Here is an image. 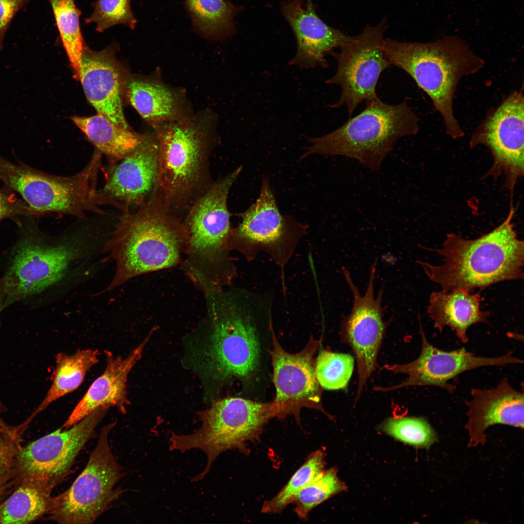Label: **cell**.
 <instances>
[{
    "label": "cell",
    "instance_id": "1",
    "mask_svg": "<svg viewBox=\"0 0 524 524\" xmlns=\"http://www.w3.org/2000/svg\"><path fill=\"white\" fill-rule=\"evenodd\" d=\"M511 205L506 219L491 231L473 240L455 233L447 235L435 250L442 263L419 262L428 278L443 290L457 288L469 292L497 282L523 278L524 242L517 237Z\"/></svg>",
    "mask_w": 524,
    "mask_h": 524
},
{
    "label": "cell",
    "instance_id": "2",
    "mask_svg": "<svg viewBox=\"0 0 524 524\" xmlns=\"http://www.w3.org/2000/svg\"><path fill=\"white\" fill-rule=\"evenodd\" d=\"M135 212L124 210L105 246L115 262L112 290L138 275L175 265L187 244L184 225L154 192Z\"/></svg>",
    "mask_w": 524,
    "mask_h": 524
},
{
    "label": "cell",
    "instance_id": "3",
    "mask_svg": "<svg viewBox=\"0 0 524 524\" xmlns=\"http://www.w3.org/2000/svg\"><path fill=\"white\" fill-rule=\"evenodd\" d=\"M217 120L209 110L154 129L159 148L156 192L174 212L187 211L213 183L209 158L216 144Z\"/></svg>",
    "mask_w": 524,
    "mask_h": 524
},
{
    "label": "cell",
    "instance_id": "4",
    "mask_svg": "<svg viewBox=\"0 0 524 524\" xmlns=\"http://www.w3.org/2000/svg\"><path fill=\"white\" fill-rule=\"evenodd\" d=\"M383 48L391 64L409 75L431 99L446 133L454 139L462 137L464 132L453 109L455 94L463 78L483 67L484 60L456 36L427 43L386 38Z\"/></svg>",
    "mask_w": 524,
    "mask_h": 524
},
{
    "label": "cell",
    "instance_id": "5",
    "mask_svg": "<svg viewBox=\"0 0 524 524\" xmlns=\"http://www.w3.org/2000/svg\"><path fill=\"white\" fill-rule=\"evenodd\" d=\"M365 103L363 111L333 131L307 137L311 145L302 158L312 154L343 155L379 171L396 141L418 132L419 119L406 100L389 104L378 98Z\"/></svg>",
    "mask_w": 524,
    "mask_h": 524
},
{
    "label": "cell",
    "instance_id": "6",
    "mask_svg": "<svg viewBox=\"0 0 524 524\" xmlns=\"http://www.w3.org/2000/svg\"><path fill=\"white\" fill-rule=\"evenodd\" d=\"M212 306V330L203 351L207 370L217 379L248 378L257 368L260 347L255 318L267 299L239 291L223 295Z\"/></svg>",
    "mask_w": 524,
    "mask_h": 524
},
{
    "label": "cell",
    "instance_id": "7",
    "mask_svg": "<svg viewBox=\"0 0 524 524\" xmlns=\"http://www.w3.org/2000/svg\"><path fill=\"white\" fill-rule=\"evenodd\" d=\"M201 426L190 434L172 433L170 450L181 453L192 449L204 452L207 458L204 471L194 478L202 479L221 453L237 450L247 455L249 443L260 439L263 427L274 417L272 403H261L241 397H229L215 401L210 408L199 413Z\"/></svg>",
    "mask_w": 524,
    "mask_h": 524
},
{
    "label": "cell",
    "instance_id": "8",
    "mask_svg": "<svg viewBox=\"0 0 524 524\" xmlns=\"http://www.w3.org/2000/svg\"><path fill=\"white\" fill-rule=\"evenodd\" d=\"M101 153L96 150L87 165L69 177L52 175L15 164L0 156V180L18 193L32 214L58 213L79 217L101 213L97 180Z\"/></svg>",
    "mask_w": 524,
    "mask_h": 524
},
{
    "label": "cell",
    "instance_id": "9",
    "mask_svg": "<svg viewBox=\"0 0 524 524\" xmlns=\"http://www.w3.org/2000/svg\"><path fill=\"white\" fill-rule=\"evenodd\" d=\"M112 422L104 426L87 464L69 488L52 497L48 519L60 524L94 523L119 496L116 484L124 476L109 442Z\"/></svg>",
    "mask_w": 524,
    "mask_h": 524
},
{
    "label": "cell",
    "instance_id": "10",
    "mask_svg": "<svg viewBox=\"0 0 524 524\" xmlns=\"http://www.w3.org/2000/svg\"><path fill=\"white\" fill-rule=\"evenodd\" d=\"M26 230L15 246L7 270L0 280L3 309L60 281L81 252L79 240L50 245L35 229Z\"/></svg>",
    "mask_w": 524,
    "mask_h": 524
},
{
    "label": "cell",
    "instance_id": "11",
    "mask_svg": "<svg viewBox=\"0 0 524 524\" xmlns=\"http://www.w3.org/2000/svg\"><path fill=\"white\" fill-rule=\"evenodd\" d=\"M387 27L385 19L375 26L368 25L360 34L351 36L338 52L330 54L337 61V69L326 82L341 88L338 101L330 107L345 106L349 118L361 102L378 98L377 81L381 73L391 65L383 48V36Z\"/></svg>",
    "mask_w": 524,
    "mask_h": 524
},
{
    "label": "cell",
    "instance_id": "12",
    "mask_svg": "<svg viewBox=\"0 0 524 524\" xmlns=\"http://www.w3.org/2000/svg\"><path fill=\"white\" fill-rule=\"evenodd\" d=\"M241 215V222L231 230L230 246L248 260L260 251L266 252L283 268L307 228L280 213L267 178L262 180L256 202Z\"/></svg>",
    "mask_w": 524,
    "mask_h": 524
},
{
    "label": "cell",
    "instance_id": "13",
    "mask_svg": "<svg viewBox=\"0 0 524 524\" xmlns=\"http://www.w3.org/2000/svg\"><path fill=\"white\" fill-rule=\"evenodd\" d=\"M108 409L99 407L67 430L58 429L21 446L14 463L13 487L31 477L53 488L58 484L68 473L79 452L94 436Z\"/></svg>",
    "mask_w": 524,
    "mask_h": 524
},
{
    "label": "cell",
    "instance_id": "14",
    "mask_svg": "<svg viewBox=\"0 0 524 524\" xmlns=\"http://www.w3.org/2000/svg\"><path fill=\"white\" fill-rule=\"evenodd\" d=\"M272 349L269 350L273 368V381L276 396L272 405L274 417L293 415L299 422L301 409H315L330 419L324 409L322 390L315 376L314 356L321 345V339L311 336L306 346L297 353H290L280 345L272 323L270 327Z\"/></svg>",
    "mask_w": 524,
    "mask_h": 524
},
{
    "label": "cell",
    "instance_id": "15",
    "mask_svg": "<svg viewBox=\"0 0 524 524\" xmlns=\"http://www.w3.org/2000/svg\"><path fill=\"white\" fill-rule=\"evenodd\" d=\"M524 97L523 89L511 93L488 113L473 133L471 147L482 145L493 157L488 175H503L505 186L512 193L524 175Z\"/></svg>",
    "mask_w": 524,
    "mask_h": 524
},
{
    "label": "cell",
    "instance_id": "16",
    "mask_svg": "<svg viewBox=\"0 0 524 524\" xmlns=\"http://www.w3.org/2000/svg\"><path fill=\"white\" fill-rule=\"evenodd\" d=\"M376 265L375 261L372 265L367 289L363 295L353 282L349 271L342 268L353 296L351 311L342 322L341 334L352 348L357 360L358 383L355 404L375 368L386 328L383 319V289L379 291L377 296L375 295Z\"/></svg>",
    "mask_w": 524,
    "mask_h": 524
},
{
    "label": "cell",
    "instance_id": "17",
    "mask_svg": "<svg viewBox=\"0 0 524 524\" xmlns=\"http://www.w3.org/2000/svg\"><path fill=\"white\" fill-rule=\"evenodd\" d=\"M420 330L422 349L419 356L408 363L384 366V368L389 371L404 374L408 377L396 385L377 386L374 388L375 390L386 392L410 386H434L452 393L456 387L448 381L464 372L483 366L524 363L522 360L513 356L512 352L500 357L488 358L475 356L464 348L451 351L442 350L428 342L421 323Z\"/></svg>",
    "mask_w": 524,
    "mask_h": 524
},
{
    "label": "cell",
    "instance_id": "18",
    "mask_svg": "<svg viewBox=\"0 0 524 524\" xmlns=\"http://www.w3.org/2000/svg\"><path fill=\"white\" fill-rule=\"evenodd\" d=\"M120 161L107 168L105 184L99 192L104 204L123 211L143 204L156 189L159 148L155 133L144 134L138 146Z\"/></svg>",
    "mask_w": 524,
    "mask_h": 524
},
{
    "label": "cell",
    "instance_id": "19",
    "mask_svg": "<svg viewBox=\"0 0 524 524\" xmlns=\"http://www.w3.org/2000/svg\"><path fill=\"white\" fill-rule=\"evenodd\" d=\"M242 169L240 166L213 182L187 211L184 225L193 253L212 258L229 247L232 229L227 200Z\"/></svg>",
    "mask_w": 524,
    "mask_h": 524
},
{
    "label": "cell",
    "instance_id": "20",
    "mask_svg": "<svg viewBox=\"0 0 524 524\" xmlns=\"http://www.w3.org/2000/svg\"><path fill=\"white\" fill-rule=\"evenodd\" d=\"M80 80L87 98L98 114L116 125L131 128L123 110L127 80L112 47L99 51L84 47Z\"/></svg>",
    "mask_w": 524,
    "mask_h": 524
},
{
    "label": "cell",
    "instance_id": "21",
    "mask_svg": "<svg viewBox=\"0 0 524 524\" xmlns=\"http://www.w3.org/2000/svg\"><path fill=\"white\" fill-rule=\"evenodd\" d=\"M304 7L293 0L281 5V12L295 35L297 51L289 64L302 68L328 66L325 56L351 38L341 31L326 24L317 15L312 0Z\"/></svg>",
    "mask_w": 524,
    "mask_h": 524
},
{
    "label": "cell",
    "instance_id": "22",
    "mask_svg": "<svg viewBox=\"0 0 524 524\" xmlns=\"http://www.w3.org/2000/svg\"><path fill=\"white\" fill-rule=\"evenodd\" d=\"M472 398L466 401L470 435L468 446L486 442L485 430L495 424L524 428V393L513 388L507 379L490 389L473 388Z\"/></svg>",
    "mask_w": 524,
    "mask_h": 524
},
{
    "label": "cell",
    "instance_id": "23",
    "mask_svg": "<svg viewBox=\"0 0 524 524\" xmlns=\"http://www.w3.org/2000/svg\"><path fill=\"white\" fill-rule=\"evenodd\" d=\"M124 89L131 105L153 129L194 114L185 93L165 83L159 72L130 77Z\"/></svg>",
    "mask_w": 524,
    "mask_h": 524
},
{
    "label": "cell",
    "instance_id": "24",
    "mask_svg": "<svg viewBox=\"0 0 524 524\" xmlns=\"http://www.w3.org/2000/svg\"><path fill=\"white\" fill-rule=\"evenodd\" d=\"M146 338L125 357L106 351V366L103 374L91 384L63 427L67 429L99 407H115L125 413L129 404L127 396L128 375L142 356L148 342Z\"/></svg>",
    "mask_w": 524,
    "mask_h": 524
},
{
    "label": "cell",
    "instance_id": "25",
    "mask_svg": "<svg viewBox=\"0 0 524 524\" xmlns=\"http://www.w3.org/2000/svg\"><path fill=\"white\" fill-rule=\"evenodd\" d=\"M483 300L478 293L460 288L432 292L430 296L427 313L440 331L448 326L453 330L463 343L468 341V329L473 324L487 322L489 313L482 311Z\"/></svg>",
    "mask_w": 524,
    "mask_h": 524
},
{
    "label": "cell",
    "instance_id": "26",
    "mask_svg": "<svg viewBox=\"0 0 524 524\" xmlns=\"http://www.w3.org/2000/svg\"><path fill=\"white\" fill-rule=\"evenodd\" d=\"M53 488L36 477L19 481L0 505V524H29L47 514Z\"/></svg>",
    "mask_w": 524,
    "mask_h": 524
},
{
    "label": "cell",
    "instance_id": "27",
    "mask_svg": "<svg viewBox=\"0 0 524 524\" xmlns=\"http://www.w3.org/2000/svg\"><path fill=\"white\" fill-rule=\"evenodd\" d=\"M74 124L82 131L101 154L115 163L133 151L141 142L144 134L116 125L100 114L89 117L74 116Z\"/></svg>",
    "mask_w": 524,
    "mask_h": 524
},
{
    "label": "cell",
    "instance_id": "28",
    "mask_svg": "<svg viewBox=\"0 0 524 524\" xmlns=\"http://www.w3.org/2000/svg\"><path fill=\"white\" fill-rule=\"evenodd\" d=\"M98 350L90 349L78 350L71 355L58 353L51 386L43 400L26 421L30 423L52 402L79 388L86 373L98 362Z\"/></svg>",
    "mask_w": 524,
    "mask_h": 524
},
{
    "label": "cell",
    "instance_id": "29",
    "mask_svg": "<svg viewBox=\"0 0 524 524\" xmlns=\"http://www.w3.org/2000/svg\"><path fill=\"white\" fill-rule=\"evenodd\" d=\"M194 25L203 35L223 38L231 35L234 19L242 8L228 0H186Z\"/></svg>",
    "mask_w": 524,
    "mask_h": 524
},
{
    "label": "cell",
    "instance_id": "30",
    "mask_svg": "<svg viewBox=\"0 0 524 524\" xmlns=\"http://www.w3.org/2000/svg\"><path fill=\"white\" fill-rule=\"evenodd\" d=\"M64 47L76 78L80 80L84 48L80 25L81 11L75 0H49Z\"/></svg>",
    "mask_w": 524,
    "mask_h": 524
},
{
    "label": "cell",
    "instance_id": "31",
    "mask_svg": "<svg viewBox=\"0 0 524 524\" xmlns=\"http://www.w3.org/2000/svg\"><path fill=\"white\" fill-rule=\"evenodd\" d=\"M325 454L323 451L317 450L311 452L282 489L273 498L263 503L261 512L268 514L282 512L292 504L296 495L325 470Z\"/></svg>",
    "mask_w": 524,
    "mask_h": 524
},
{
    "label": "cell",
    "instance_id": "32",
    "mask_svg": "<svg viewBox=\"0 0 524 524\" xmlns=\"http://www.w3.org/2000/svg\"><path fill=\"white\" fill-rule=\"evenodd\" d=\"M346 486L338 477L335 468L324 470L294 497L292 504L301 520H306L316 507L336 494L345 491Z\"/></svg>",
    "mask_w": 524,
    "mask_h": 524
},
{
    "label": "cell",
    "instance_id": "33",
    "mask_svg": "<svg viewBox=\"0 0 524 524\" xmlns=\"http://www.w3.org/2000/svg\"><path fill=\"white\" fill-rule=\"evenodd\" d=\"M354 367V360L350 354L323 349L315 362L316 377L322 388L344 389L352 376Z\"/></svg>",
    "mask_w": 524,
    "mask_h": 524
},
{
    "label": "cell",
    "instance_id": "34",
    "mask_svg": "<svg viewBox=\"0 0 524 524\" xmlns=\"http://www.w3.org/2000/svg\"><path fill=\"white\" fill-rule=\"evenodd\" d=\"M379 428L395 439L417 448L428 449L437 440L434 430L423 418L391 417Z\"/></svg>",
    "mask_w": 524,
    "mask_h": 524
},
{
    "label": "cell",
    "instance_id": "35",
    "mask_svg": "<svg viewBox=\"0 0 524 524\" xmlns=\"http://www.w3.org/2000/svg\"><path fill=\"white\" fill-rule=\"evenodd\" d=\"M93 6V12L85 22L94 23L98 32H102L117 24L125 25L131 29L136 26L131 0H98Z\"/></svg>",
    "mask_w": 524,
    "mask_h": 524
},
{
    "label": "cell",
    "instance_id": "36",
    "mask_svg": "<svg viewBox=\"0 0 524 524\" xmlns=\"http://www.w3.org/2000/svg\"><path fill=\"white\" fill-rule=\"evenodd\" d=\"M24 430L20 425L11 431L0 433V505L13 488L14 463Z\"/></svg>",
    "mask_w": 524,
    "mask_h": 524
},
{
    "label": "cell",
    "instance_id": "37",
    "mask_svg": "<svg viewBox=\"0 0 524 524\" xmlns=\"http://www.w3.org/2000/svg\"><path fill=\"white\" fill-rule=\"evenodd\" d=\"M24 1L25 0H0V50L8 27Z\"/></svg>",
    "mask_w": 524,
    "mask_h": 524
},
{
    "label": "cell",
    "instance_id": "38",
    "mask_svg": "<svg viewBox=\"0 0 524 524\" xmlns=\"http://www.w3.org/2000/svg\"><path fill=\"white\" fill-rule=\"evenodd\" d=\"M24 214H32L25 203L0 191V220Z\"/></svg>",
    "mask_w": 524,
    "mask_h": 524
},
{
    "label": "cell",
    "instance_id": "39",
    "mask_svg": "<svg viewBox=\"0 0 524 524\" xmlns=\"http://www.w3.org/2000/svg\"><path fill=\"white\" fill-rule=\"evenodd\" d=\"M4 407L0 402V433L8 432L12 431L15 426L8 425L1 417V414L4 411Z\"/></svg>",
    "mask_w": 524,
    "mask_h": 524
},
{
    "label": "cell",
    "instance_id": "40",
    "mask_svg": "<svg viewBox=\"0 0 524 524\" xmlns=\"http://www.w3.org/2000/svg\"><path fill=\"white\" fill-rule=\"evenodd\" d=\"M293 0L294 1H295V2H296L297 3H298L299 4H300V5H302V4H304V2L306 1V0Z\"/></svg>",
    "mask_w": 524,
    "mask_h": 524
},
{
    "label": "cell",
    "instance_id": "41",
    "mask_svg": "<svg viewBox=\"0 0 524 524\" xmlns=\"http://www.w3.org/2000/svg\"><path fill=\"white\" fill-rule=\"evenodd\" d=\"M2 310H3V309H2V308H1V306L0 305V311H1Z\"/></svg>",
    "mask_w": 524,
    "mask_h": 524
}]
</instances>
